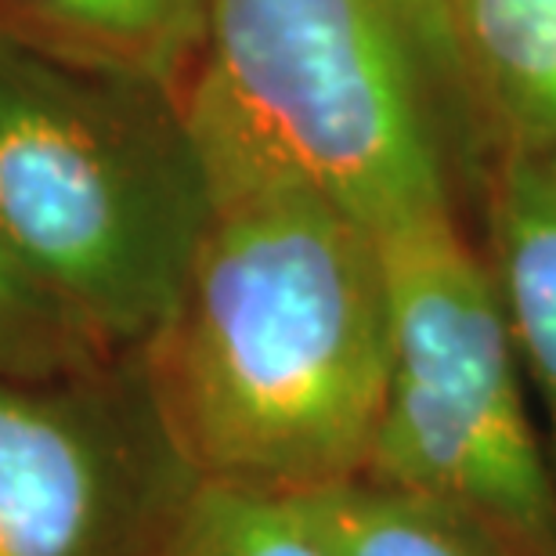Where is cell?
<instances>
[{
  "instance_id": "cell-2",
  "label": "cell",
  "mask_w": 556,
  "mask_h": 556,
  "mask_svg": "<svg viewBox=\"0 0 556 556\" xmlns=\"http://www.w3.org/2000/svg\"><path fill=\"white\" fill-rule=\"evenodd\" d=\"M430 0H206L181 102L217 199L304 188L376 236L452 214Z\"/></svg>"
},
{
  "instance_id": "cell-3",
  "label": "cell",
  "mask_w": 556,
  "mask_h": 556,
  "mask_svg": "<svg viewBox=\"0 0 556 556\" xmlns=\"http://www.w3.org/2000/svg\"><path fill=\"white\" fill-rule=\"evenodd\" d=\"M214 206L174 84L0 26V231L109 354L166 326Z\"/></svg>"
},
{
  "instance_id": "cell-1",
  "label": "cell",
  "mask_w": 556,
  "mask_h": 556,
  "mask_svg": "<svg viewBox=\"0 0 556 556\" xmlns=\"http://www.w3.org/2000/svg\"><path fill=\"white\" fill-rule=\"evenodd\" d=\"M141 358L206 481L289 498L358 481L391 380L380 236L304 188L217 199Z\"/></svg>"
},
{
  "instance_id": "cell-10",
  "label": "cell",
  "mask_w": 556,
  "mask_h": 556,
  "mask_svg": "<svg viewBox=\"0 0 556 556\" xmlns=\"http://www.w3.org/2000/svg\"><path fill=\"white\" fill-rule=\"evenodd\" d=\"M163 556H337L296 498L199 481Z\"/></svg>"
},
{
  "instance_id": "cell-6",
  "label": "cell",
  "mask_w": 556,
  "mask_h": 556,
  "mask_svg": "<svg viewBox=\"0 0 556 556\" xmlns=\"http://www.w3.org/2000/svg\"><path fill=\"white\" fill-rule=\"evenodd\" d=\"M488 268L546 416L556 470V149H498L488 188Z\"/></svg>"
},
{
  "instance_id": "cell-7",
  "label": "cell",
  "mask_w": 556,
  "mask_h": 556,
  "mask_svg": "<svg viewBox=\"0 0 556 556\" xmlns=\"http://www.w3.org/2000/svg\"><path fill=\"white\" fill-rule=\"evenodd\" d=\"M430 11L498 149H556V0H430Z\"/></svg>"
},
{
  "instance_id": "cell-5",
  "label": "cell",
  "mask_w": 556,
  "mask_h": 556,
  "mask_svg": "<svg viewBox=\"0 0 556 556\" xmlns=\"http://www.w3.org/2000/svg\"><path fill=\"white\" fill-rule=\"evenodd\" d=\"M199 481L141 351L0 376V556H163Z\"/></svg>"
},
{
  "instance_id": "cell-4",
  "label": "cell",
  "mask_w": 556,
  "mask_h": 556,
  "mask_svg": "<svg viewBox=\"0 0 556 556\" xmlns=\"http://www.w3.org/2000/svg\"><path fill=\"white\" fill-rule=\"evenodd\" d=\"M391 380L358 481L438 506L506 556H556V470L488 257L455 217L380 236Z\"/></svg>"
},
{
  "instance_id": "cell-11",
  "label": "cell",
  "mask_w": 556,
  "mask_h": 556,
  "mask_svg": "<svg viewBox=\"0 0 556 556\" xmlns=\"http://www.w3.org/2000/svg\"><path fill=\"white\" fill-rule=\"evenodd\" d=\"M109 354L33 275L0 231V376L43 380L102 365Z\"/></svg>"
},
{
  "instance_id": "cell-8",
  "label": "cell",
  "mask_w": 556,
  "mask_h": 556,
  "mask_svg": "<svg viewBox=\"0 0 556 556\" xmlns=\"http://www.w3.org/2000/svg\"><path fill=\"white\" fill-rule=\"evenodd\" d=\"M206 0H0V26L65 59L181 87Z\"/></svg>"
},
{
  "instance_id": "cell-9",
  "label": "cell",
  "mask_w": 556,
  "mask_h": 556,
  "mask_svg": "<svg viewBox=\"0 0 556 556\" xmlns=\"http://www.w3.org/2000/svg\"><path fill=\"white\" fill-rule=\"evenodd\" d=\"M337 556H506L438 506L369 481L293 495Z\"/></svg>"
}]
</instances>
